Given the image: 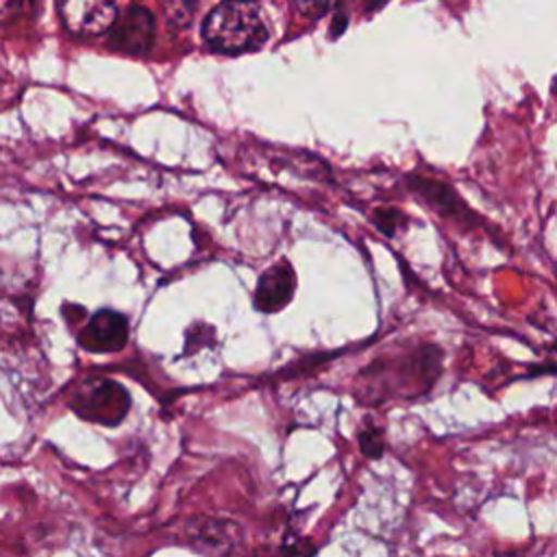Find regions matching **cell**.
<instances>
[{
    "label": "cell",
    "instance_id": "7",
    "mask_svg": "<svg viewBox=\"0 0 557 557\" xmlns=\"http://www.w3.org/2000/svg\"><path fill=\"white\" fill-rule=\"evenodd\" d=\"M294 287H296V278H294L292 265L287 261H281L268 268L259 276V283L255 289V307L263 313L278 311L292 300Z\"/></svg>",
    "mask_w": 557,
    "mask_h": 557
},
{
    "label": "cell",
    "instance_id": "10",
    "mask_svg": "<svg viewBox=\"0 0 557 557\" xmlns=\"http://www.w3.org/2000/svg\"><path fill=\"white\" fill-rule=\"evenodd\" d=\"M374 222H376L379 231H383L385 235H394L396 226L403 222V213L392 207H379L374 211Z\"/></svg>",
    "mask_w": 557,
    "mask_h": 557
},
{
    "label": "cell",
    "instance_id": "6",
    "mask_svg": "<svg viewBox=\"0 0 557 557\" xmlns=\"http://www.w3.org/2000/svg\"><path fill=\"white\" fill-rule=\"evenodd\" d=\"M111 30V46L128 52V54H144L152 46V15L144 7H131L122 20L109 28Z\"/></svg>",
    "mask_w": 557,
    "mask_h": 557
},
{
    "label": "cell",
    "instance_id": "2",
    "mask_svg": "<svg viewBox=\"0 0 557 557\" xmlns=\"http://www.w3.org/2000/svg\"><path fill=\"white\" fill-rule=\"evenodd\" d=\"M70 407L78 418L87 422L115 426L126 418L131 409V396L117 381L87 379L72 394Z\"/></svg>",
    "mask_w": 557,
    "mask_h": 557
},
{
    "label": "cell",
    "instance_id": "5",
    "mask_svg": "<svg viewBox=\"0 0 557 557\" xmlns=\"http://www.w3.org/2000/svg\"><path fill=\"white\" fill-rule=\"evenodd\" d=\"M409 185L440 215H444V218H448V220H453L457 224L470 226V228H474L481 222L479 215L446 183H440V181L413 174V176H409Z\"/></svg>",
    "mask_w": 557,
    "mask_h": 557
},
{
    "label": "cell",
    "instance_id": "8",
    "mask_svg": "<svg viewBox=\"0 0 557 557\" xmlns=\"http://www.w3.org/2000/svg\"><path fill=\"white\" fill-rule=\"evenodd\" d=\"M200 0H163V15L172 28H187Z\"/></svg>",
    "mask_w": 557,
    "mask_h": 557
},
{
    "label": "cell",
    "instance_id": "4",
    "mask_svg": "<svg viewBox=\"0 0 557 557\" xmlns=\"http://www.w3.org/2000/svg\"><path fill=\"white\" fill-rule=\"evenodd\" d=\"M128 342V322L122 313L111 309L96 311L83 331L78 333V344L89 352H115Z\"/></svg>",
    "mask_w": 557,
    "mask_h": 557
},
{
    "label": "cell",
    "instance_id": "9",
    "mask_svg": "<svg viewBox=\"0 0 557 557\" xmlns=\"http://www.w3.org/2000/svg\"><path fill=\"white\" fill-rule=\"evenodd\" d=\"M383 433L379 431V429H366V431H361V435H359V444H361V450H363V455L366 457H370V459H376V457H381L383 455V450H385V442H383V437H381Z\"/></svg>",
    "mask_w": 557,
    "mask_h": 557
},
{
    "label": "cell",
    "instance_id": "3",
    "mask_svg": "<svg viewBox=\"0 0 557 557\" xmlns=\"http://www.w3.org/2000/svg\"><path fill=\"white\" fill-rule=\"evenodd\" d=\"M63 26L78 37L107 33L117 20L115 0H57Z\"/></svg>",
    "mask_w": 557,
    "mask_h": 557
},
{
    "label": "cell",
    "instance_id": "11",
    "mask_svg": "<svg viewBox=\"0 0 557 557\" xmlns=\"http://www.w3.org/2000/svg\"><path fill=\"white\" fill-rule=\"evenodd\" d=\"M337 0H294L298 13L302 17H309V20H318L322 17L331 7H335Z\"/></svg>",
    "mask_w": 557,
    "mask_h": 557
},
{
    "label": "cell",
    "instance_id": "12",
    "mask_svg": "<svg viewBox=\"0 0 557 557\" xmlns=\"http://www.w3.org/2000/svg\"><path fill=\"white\" fill-rule=\"evenodd\" d=\"M20 0H0V22L7 20L15 9H17Z\"/></svg>",
    "mask_w": 557,
    "mask_h": 557
},
{
    "label": "cell",
    "instance_id": "1",
    "mask_svg": "<svg viewBox=\"0 0 557 557\" xmlns=\"http://www.w3.org/2000/svg\"><path fill=\"white\" fill-rule=\"evenodd\" d=\"M202 39L220 54L259 50L268 39L259 4L255 0L220 2L202 22Z\"/></svg>",
    "mask_w": 557,
    "mask_h": 557
}]
</instances>
